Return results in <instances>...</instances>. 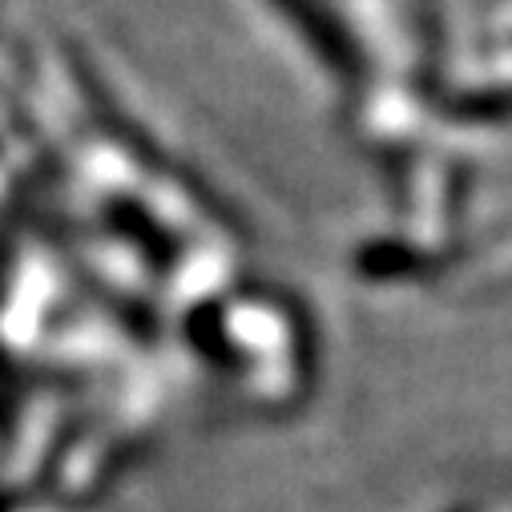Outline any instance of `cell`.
Masks as SVG:
<instances>
[{
  "mask_svg": "<svg viewBox=\"0 0 512 512\" xmlns=\"http://www.w3.org/2000/svg\"><path fill=\"white\" fill-rule=\"evenodd\" d=\"M271 5L303 33V41L311 45V53L327 69H335L343 81H359L363 77V53H359V45L343 29V21L323 9V0H271Z\"/></svg>",
  "mask_w": 512,
  "mask_h": 512,
  "instance_id": "obj_1",
  "label": "cell"
},
{
  "mask_svg": "<svg viewBox=\"0 0 512 512\" xmlns=\"http://www.w3.org/2000/svg\"><path fill=\"white\" fill-rule=\"evenodd\" d=\"M101 218H105V226L125 242V246H134L142 259L150 263V271H158V275H170V271H178V259H182V242L138 202V198H130V194H113V198H105V206H101Z\"/></svg>",
  "mask_w": 512,
  "mask_h": 512,
  "instance_id": "obj_2",
  "label": "cell"
},
{
  "mask_svg": "<svg viewBox=\"0 0 512 512\" xmlns=\"http://www.w3.org/2000/svg\"><path fill=\"white\" fill-rule=\"evenodd\" d=\"M65 61H69V73H73V85L85 93V101H89V113L97 117V125L101 130L121 146V150H130L138 162L146 158V162H158V154H154V146H150V134L146 130H138V125L125 117L121 109H117V101H113V93L101 85V77H97V69L89 65V57L81 53V49H73V45H65Z\"/></svg>",
  "mask_w": 512,
  "mask_h": 512,
  "instance_id": "obj_3",
  "label": "cell"
},
{
  "mask_svg": "<svg viewBox=\"0 0 512 512\" xmlns=\"http://www.w3.org/2000/svg\"><path fill=\"white\" fill-rule=\"evenodd\" d=\"M186 339H190V347H194L206 363H214V367L234 371V367L242 363V351L234 347V339H230V331H226V311H222L218 303H198V307L186 315Z\"/></svg>",
  "mask_w": 512,
  "mask_h": 512,
  "instance_id": "obj_4",
  "label": "cell"
},
{
  "mask_svg": "<svg viewBox=\"0 0 512 512\" xmlns=\"http://www.w3.org/2000/svg\"><path fill=\"white\" fill-rule=\"evenodd\" d=\"M424 267V259L404 242H371L359 254V271L367 279H408Z\"/></svg>",
  "mask_w": 512,
  "mask_h": 512,
  "instance_id": "obj_5",
  "label": "cell"
},
{
  "mask_svg": "<svg viewBox=\"0 0 512 512\" xmlns=\"http://www.w3.org/2000/svg\"><path fill=\"white\" fill-rule=\"evenodd\" d=\"M452 117L460 121H508L512 117V89H480L464 93L448 105Z\"/></svg>",
  "mask_w": 512,
  "mask_h": 512,
  "instance_id": "obj_6",
  "label": "cell"
},
{
  "mask_svg": "<svg viewBox=\"0 0 512 512\" xmlns=\"http://www.w3.org/2000/svg\"><path fill=\"white\" fill-rule=\"evenodd\" d=\"M9 275H13V242L0 238V303H5V291H9Z\"/></svg>",
  "mask_w": 512,
  "mask_h": 512,
  "instance_id": "obj_7",
  "label": "cell"
},
{
  "mask_svg": "<svg viewBox=\"0 0 512 512\" xmlns=\"http://www.w3.org/2000/svg\"><path fill=\"white\" fill-rule=\"evenodd\" d=\"M21 508H25V492L0 484V512H21Z\"/></svg>",
  "mask_w": 512,
  "mask_h": 512,
  "instance_id": "obj_8",
  "label": "cell"
},
{
  "mask_svg": "<svg viewBox=\"0 0 512 512\" xmlns=\"http://www.w3.org/2000/svg\"><path fill=\"white\" fill-rule=\"evenodd\" d=\"M0 379H13V359L0 351Z\"/></svg>",
  "mask_w": 512,
  "mask_h": 512,
  "instance_id": "obj_9",
  "label": "cell"
},
{
  "mask_svg": "<svg viewBox=\"0 0 512 512\" xmlns=\"http://www.w3.org/2000/svg\"><path fill=\"white\" fill-rule=\"evenodd\" d=\"M0 154H5V142H0Z\"/></svg>",
  "mask_w": 512,
  "mask_h": 512,
  "instance_id": "obj_10",
  "label": "cell"
}]
</instances>
